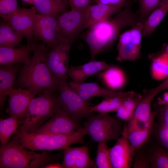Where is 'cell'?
<instances>
[{
	"instance_id": "cell-43",
	"label": "cell",
	"mask_w": 168,
	"mask_h": 168,
	"mask_svg": "<svg viewBox=\"0 0 168 168\" xmlns=\"http://www.w3.org/2000/svg\"><path fill=\"white\" fill-rule=\"evenodd\" d=\"M44 168H63L61 164L58 163L51 162L47 164Z\"/></svg>"
},
{
	"instance_id": "cell-10",
	"label": "cell",
	"mask_w": 168,
	"mask_h": 168,
	"mask_svg": "<svg viewBox=\"0 0 168 168\" xmlns=\"http://www.w3.org/2000/svg\"><path fill=\"white\" fill-rule=\"evenodd\" d=\"M33 31L34 36L46 43L53 48L58 44L64 38L59 30L56 16L37 14Z\"/></svg>"
},
{
	"instance_id": "cell-18",
	"label": "cell",
	"mask_w": 168,
	"mask_h": 168,
	"mask_svg": "<svg viewBox=\"0 0 168 168\" xmlns=\"http://www.w3.org/2000/svg\"><path fill=\"white\" fill-rule=\"evenodd\" d=\"M130 3H131L128 1L114 5L101 3L90 4L85 10L83 29L88 28L96 23L110 17Z\"/></svg>"
},
{
	"instance_id": "cell-34",
	"label": "cell",
	"mask_w": 168,
	"mask_h": 168,
	"mask_svg": "<svg viewBox=\"0 0 168 168\" xmlns=\"http://www.w3.org/2000/svg\"><path fill=\"white\" fill-rule=\"evenodd\" d=\"M107 143H98L95 161L96 168H113L110 160V150Z\"/></svg>"
},
{
	"instance_id": "cell-36",
	"label": "cell",
	"mask_w": 168,
	"mask_h": 168,
	"mask_svg": "<svg viewBox=\"0 0 168 168\" xmlns=\"http://www.w3.org/2000/svg\"><path fill=\"white\" fill-rule=\"evenodd\" d=\"M156 132L157 138L161 146L168 151V128L160 123Z\"/></svg>"
},
{
	"instance_id": "cell-14",
	"label": "cell",
	"mask_w": 168,
	"mask_h": 168,
	"mask_svg": "<svg viewBox=\"0 0 168 168\" xmlns=\"http://www.w3.org/2000/svg\"><path fill=\"white\" fill-rule=\"evenodd\" d=\"M37 44L34 41L27 42L25 45L18 48H8L0 46V66H7L22 63L28 64L30 54L40 49H47L44 43Z\"/></svg>"
},
{
	"instance_id": "cell-19",
	"label": "cell",
	"mask_w": 168,
	"mask_h": 168,
	"mask_svg": "<svg viewBox=\"0 0 168 168\" xmlns=\"http://www.w3.org/2000/svg\"><path fill=\"white\" fill-rule=\"evenodd\" d=\"M89 148L86 146L69 147L64 150L63 168H96L91 158Z\"/></svg>"
},
{
	"instance_id": "cell-5",
	"label": "cell",
	"mask_w": 168,
	"mask_h": 168,
	"mask_svg": "<svg viewBox=\"0 0 168 168\" xmlns=\"http://www.w3.org/2000/svg\"><path fill=\"white\" fill-rule=\"evenodd\" d=\"M55 91L46 89L30 103L25 119L17 131L34 133L58 110L62 109Z\"/></svg>"
},
{
	"instance_id": "cell-3",
	"label": "cell",
	"mask_w": 168,
	"mask_h": 168,
	"mask_svg": "<svg viewBox=\"0 0 168 168\" xmlns=\"http://www.w3.org/2000/svg\"><path fill=\"white\" fill-rule=\"evenodd\" d=\"M25 148L15 133L8 143L0 146V168H44L56 159L55 156L48 152L37 153Z\"/></svg>"
},
{
	"instance_id": "cell-31",
	"label": "cell",
	"mask_w": 168,
	"mask_h": 168,
	"mask_svg": "<svg viewBox=\"0 0 168 168\" xmlns=\"http://www.w3.org/2000/svg\"><path fill=\"white\" fill-rule=\"evenodd\" d=\"M142 96L134 113L133 117L143 121H147L150 119L152 111H151L152 102L155 96L144 91Z\"/></svg>"
},
{
	"instance_id": "cell-37",
	"label": "cell",
	"mask_w": 168,
	"mask_h": 168,
	"mask_svg": "<svg viewBox=\"0 0 168 168\" xmlns=\"http://www.w3.org/2000/svg\"><path fill=\"white\" fill-rule=\"evenodd\" d=\"M138 151L136 154L133 167L135 168H150L147 152Z\"/></svg>"
},
{
	"instance_id": "cell-30",
	"label": "cell",
	"mask_w": 168,
	"mask_h": 168,
	"mask_svg": "<svg viewBox=\"0 0 168 168\" xmlns=\"http://www.w3.org/2000/svg\"><path fill=\"white\" fill-rule=\"evenodd\" d=\"M150 168H168V151L161 146H156L147 152Z\"/></svg>"
},
{
	"instance_id": "cell-42",
	"label": "cell",
	"mask_w": 168,
	"mask_h": 168,
	"mask_svg": "<svg viewBox=\"0 0 168 168\" xmlns=\"http://www.w3.org/2000/svg\"><path fill=\"white\" fill-rule=\"evenodd\" d=\"M129 1V0H91L96 3L114 5L120 4Z\"/></svg>"
},
{
	"instance_id": "cell-45",
	"label": "cell",
	"mask_w": 168,
	"mask_h": 168,
	"mask_svg": "<svg viewBox=\"0 0 168 168\" xmlns=\"http://www.w3.org/2000/svg\"><path fill=\"white\" fill-rule=\"evenodd\" d=\"M24 2L26 3L32 5L33 0H21Z\"/></svg>"
},
{
	"instance_id": "cell-29",
	"label": "cell",
	"mask_w": 168,
	"mask_h": 168,
	"mask_svg": "<svg viewBox=\"0 0 168 168\" xmlns=\"http://www.w3.org/2000/svg\"><path fill=\"white\" fill-rule=\"evenodd\" d=\"M127 97L115 96L104 98L99 103L94 106H91L90 111L92 113L96 112L103 114L116 112Z\"/></svg>"
},
{
	"instance_id": "cell-16",
	"label": "cell",
	"mask_w": 168,
	"mask_h": 168,
	"mask_svg": "<svg viewBox=\"0 0 168 168\" xmlns=\"http://www.w3.org/2000/svg\"><path fill=\"white\" fill-rule=\"evenodd\" d=\"M69 84L80 96L86 100L97 96L104 98L115 96L127 97L133 92V91L123 92L112 90L104 88L96 82L77 83L69 80Z\"/></svg>"
},
{
	"instance_id": "cell-44",
	"label": "cell",
	"mask_w": 168,
	"mask_h": 168,
	"mask_svg": "<svg viewBox=\"0 0 168 168\" xmlns=\"http://www.w3.org/2000/svg\"><path fill=\"white\" fill-rule=\"evenodd\" d=\"M59 2H61L63 4H64L66 5H69V0H55Z\"/></svg>"
},
{
	"instance_id": "cell-8",
	"label": "cell",
	"mask_w": 168,
	"mask_h": 168,
	"mask_svg": "<svg viewBox=\"0 0 168 168\" xmlns=\"http://www.w3.org/2000/svg\"><path fill=\"white\" fill-rule=\"evenodd\" d=\"M143 24L138 22L132 29L119 35L117 45L118 51L116 60L134 61L141 57L140 50Z\"/></svg>"
},
{
	"instance_id": "cell-7",
	"label": "cell",
	"mask_w": 168,
	"mask_h": 168,
	"mask_svg": "<svg viewBox=\"0 0 168 168\" xmlns=\"http://www.w3.org/2000/svg\"><path fill=\"white\" fill-rule=\"evenodd\" d=\"M58 102L61 108L74 120L79 122L83 118L91 116L92 104L80 96L70 86L67 79L58 78Z\"/></svg>"
},
{
	"instance_id": "cell-12",
	"label": "cell",
	"mask_w": 168,
	"mask_h": 168,
	"mask_svg": "<svg viewBox=\"0 0 168 168\" xmlns=\"http://www.w3.org/2000/svg\"><path fill=\"white\" fill-rule=\"evenodd\" d=\"M80 127L78 122L60 109L34 133L67 134L76 131Z\"/></svg>"
},
{
	"instance_id": "cell-1",
	"label": "cell",
	"mask_w": 168,
	"mask_h": 168,
	"mask_svg": "<svg viewBox=\"0 0 168 168\" xmlns=\"http://www.w3.org/2000/svg\"><path fill=\"white\" fill-rule=\"evenodd\" d=\"M139 22V17L131 8V3L108 18L93 24L85 35L84 39L90 51L91 60H95L100 53L111 48L123 28H131Z\"/></svg>"
},
{
	"instance_id": "cell-33",
	"label": "cell",
	"mask_w": 168,
	"mask_h": 168,
	"mask_svg": "<svg viewBox=\"0 0 168 168\" xmlns=\"http://www.w3.org/2000/svg\"><path fill=\"white\" fill-rule=\"evenodd\" d=\"M166 0H136L139 4L137 14L139 22L144 24L150 13L161 5Z\"/></svg>"
},
{
	"instance_id": "cell-20",
	"label": "cell",
	"mask_w": 168,
	"mask_h": 168,
	"mask_svg": "<svg viewBox=\"0 0 168 168\" xmlns=\"http://www.w3.org/2000/svg\"><path fill=\"white\" fill-rule=\"evenodd\" d=\"M110 65L104 61H90L78 66H71L67 74L73 82L81 83L88 77L108 68Z\"/></svg>"
},
{
	"instance_id": "cell-39",
	"label": "cell",
	"mask_w": 168,
	"mask_h": 168,
	"mask_svg": "<svg viewBox=\"0 0 168 168\" xmlns=\"http://www.w3.org/2000/svg\"><path fill=\"white\" fill-rule=\"evenodd\" d=\"M71 9H86L91 2V0H69Z\"/></svg>"
},
{
	"instance_id": "cell-4",
	"label": "cell",
	"mask_w": 168,
	"mask_h": 168,
	"mask_svg": "<svg viewBox=\"0 0 168 168\" xmlns=\"http://www.w3.org/2000/svg\"><path fill=\"white\" fill-rule=\"evenodd\" d=\"M22 145L32 151L54 150L68 148L75 143H83L86 135L84 127L67 134L28 133L17 131Z\"/></svg>"
},
{
	"instance_id": "cell-35",
	"label": "cell",
	"mask_w": 168,
	"mask_h": 168,
	"mask_svg": "<svg viewBox=\"0 0 168 168\" xmlns=\"http://www.w3.org/2000/svg\"><path fill=\"white\" fill-rule=\"evenodd\" d=\"M18 8L17 0H0V16L4 20Z\"/></svg>"
},
{
	"instance_id": "cell-11",
	"label": "cell",
	"mask_w": 168,
	"mask_h": 168,
	"mask_svg": "<svg viewBox=\"0 0 168 168\" xmlns=\"http://www.w3.org/2000/svg\"><path fill=\"white\" fill-rule=\"evenodd\" d=\"M37 13L33 7H18L7 17L4 21L23 35L27 42L33 41V26Z\"/></svg>"
},
{
	"instance_id": "cell-25",
	"label": "cell",
	"mask_w": 168,
	"mask_h": 168,
	"mask_svg": "<svg viewBox=\"0 0 168 168\" xmlns=\"http://www.w3.org/2000/svg\"><path fill=\"white\" fill-rule=\"evenodd\" d=\"M142 97L141 94L133 91L116 111V117L126 122L128 121L133 116Z\"/></svg>"
},
{
	"instance_id": "cell-38",
	"label": "cell",
	"mask_w": 168,
	"mask_h": 168,
	"mask_svg": "<svg viewBox=\"0 0 168 168\" xmlns=\"http://www.w3.org/2000/svg\"><path fill=\"white\" fill-rule=\"evenodd\" d=\"M155 110L159 118L160 123L168 128V104L158 106Z\"/></svg>"
},
{
	"instance_id": "cell-32",
	"label": "cell",
	"mask_w": 168,
	"mask_h": 168,
	"mask_svg": "<svg viewBox=\"0 0 168 168\" xmlns=\"http://www.w3.org/2000/svg\"><path fill=\"white\" fill-rule=\"evenodd\" d=\"M150 72L152 78L160 81L168 77V57H162L152 61Z\"/></svg>"
},
{
	"instance_id": "cell-6",
	"label": "cell",
	"mask_w": 168,
	"mask_h": 168,
	"mask_svg": "<svg viewBox=\"0 0 168 168\" xmlns=\"http://www.w3.org/2000/svg\"><path fill=\"white\" fill-rule=\"evenodd\" d=\"M88 119L84 127L86 134L95 142L107 143L111 140H117L122 134L123 129L121 122L107 114L99 113Z\"/></svg>"
},
{
	"instance_id": "cell-2",
	"label": "cell",
	"mask_w": 168,
	"mask_h": 168,
	"mask_svg": "<svg viewBox=\"0 0 168 168\" xmlns=\"http://www.w3.org/2000/svg\"><path fill=\"white\" fill-rule=\"evenodd\" d=\"M47 49L36 50L30 63L21 67L16 84L17 88H26L35 95L46 89L58 90V80L47 67L45 62Z\"/></svg>"
},
{
	"instance_id": "cell-17",
	"label": "cell",
	"mask_w": 168,
	"mask_h": 168,
	"mask_svg": "<svg viewBox=\"0 0 168 168\" xmlns=\"http://www.w3.org/2000/svg\"><path fill=\"white\" fill-rule=\"evenodd\" d=\"M109 150L110 160L113 168L130 167L133 156L127 137L126 124L121 137Z\"/></svg>"
},
{
	"instance_id": "cell-40",
	"label": "cell",
	"mask_w": 168,
	"mask_h": 168,
	"mask_svg": "<svg viewBox=\"0 0 168 168\" xmlns=\"http://www.w3.org/2000/svg\"><path fill=\"white\" fill-rule=\"evenodd\" d=\"M162 57H168V43L164 44L161 49L158 52L148 55V58L151 61Z\"/></svg>"
},
{
	"instance_id": "cell-13",
	"label": "cell",
	"mask_w": 168,
	"mask_h": 168,
	"mask_svg": "<svg viewBox=\"0 0 168 168\" xmlns=\"http://www.w3.org/2000/svg\"><path fill=\"white\" fill-rule=\"evenodd\" d=\"M86 9H71L57 15V23L63 37L74 40L79 33L83 30Z\"/></svg>"
},
{
	"instance_id": "cell-28",
	"label": "cell",
	"mask_w": 168,
	"mask_h": 168,
	"mask_svg": "<svg viewBox=\"0 0 168 168\" xmlns=\"http://www.w3.org/2000/svg\"><path fill=\"white\" fill-rule=\"evenodd\" d=\"M22 123L15 117L10 116L0 120V140L1 145H4L10 140L11 137L17 130L18 125Z\"/></svg>"
},
{
	"instance_id": "cell-9",
	"label": "cell",
	"mask_w": 168,
	"mask_h": 168,
	"mask_svg": "<svg viewBox=\"0 0 168 168\" xmlns=\"http://www.w3.org/2000/svg\"><path fill=\"white\" fill-rule=\"evenodd\" d=\"M74 41L70 38H63L58 44L47 53L46 64L50 72L58 78L68 79L67 72L69 53Z\"/></svg>"
},
{
	"instance_id": "cell-21",
	"label": "cell",
	"mask_w": 168,
	"mask_h": 168,
	"mask_svg": "<svg viewBox=\"0 0 168 168\" xmlns=\"http://www.w3.org/2000/svg\"><path fill=\"white\" fill-rule=\"evenodd\" d=\"M19 63L0 67V108L4 106L7 97L14 88L18 72L21 67Z\"/></svg>"
},
{
	"instance_id": "cell-23",
	"label": "cell",
	"mask_w": 168,
	"mask_h": 168,
	"mask_svg": "<svg viewBox=\"0 0 168 168\" xmlns=\"http://www.w3.org/2000/svg\"><path fill=\"white\" fill-rule=\"evenodd\" d=\"M168 12V0L153 11L143 24L142 36L151 35Z\"/></svg>"
},
{
	"instance_id": "cell-24",
	"label": "cell",
	"mask_w": 168,
	"mask_h": 168,
	"mask_svg": "<svg viewBox=\"0 0 168 168\" xmlns=\"http://www.w3.org/2000/svg\"><path fill=\"white\" fill-rule=\"evenodd\" d=\"M33 5L37 14L56 16L66 11L67 5L55 0H33Z\"/></svg>"
},
{
	"instance_id": "cell-22",
	"label": "cell",
	"mask_w": 168,
	"mask_h": 168,
	"mask_svg": "<svg viewBox=\"0 0 168 168\" xmlns=\"http://www.w3.org/2000/svg\"><path fill=\"white\" fill-rule=\"evenodd\" d=\"M98 79L108 89L115 91L123 88L127 78L124 71L116 66H110L96 74Z\"/></svg>"
},
{
	"instance_id": "cell-26",
	"label": "cell",
	"mask_w": 168,
	"mask_h": 168,
	"mask_svg": "<svg viewBox=\"0 0 168 168\" xmlns=\"http://www.w3.org/2000/svg\"><path fill=\"white\" fill-rule=\"evenodd\" d=\"M23 35L5 21L0 24V46L13 48L19 44Z\"/></svg>"
},
{
	"instance_id": "cell-41",
	"label": "cell",
	"mask_w": 168,
	"mask_h": 168,
	"mask_svg": "<svg viewBox=\"0 0 168 168\" xmlns=\"http://www.w3.org/2000/svg\"><path fill=\"white\" fill-rule=\"evenodd\" d=\"M166 90H168V77L157 86L146 91L156 96L161 92Z\"/></svg>"
},
{
	"instance_id": "cell-15",
	"label": "cell",
	"mask_w": 168,
	"mask_h": 168,
	"mask_svg": "<svg viewBox=\"0 0 168 168\" xmlns=\"http://www.w3.org/2000/svg\"><path fill=\"white\" fill-rule=\"evenodd\" d=\"M9 107L6 112L22 123L31 101L35 95L28 89L13 88L9 94Z\"/></svg>"
},
{
	"instance_id": "cell-27",
	"label": "cell",
	"mask_w": 168,
	"mask_h": 168,
	"mask_svg": "<svg viewBox=\"0 0 168 168\" xmlns=\"http://www.w3.org/2000/svg\"><path fill=\"white\" fill-rule=\"evenodd\" d=\"M154 125V123L145 129L135 130L127 133L133 156L148 140L153 130Z\"/></svg>"
}]
</instances>
